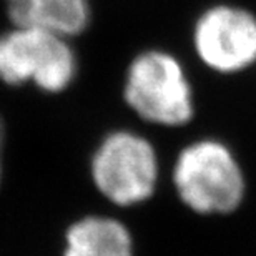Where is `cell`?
<instances>
[{
	"label": "cell",
	"instance_id": "6da1fadb",
	"mask_svg": "<svg viewBox=\"0 0 256 256\" xmlns=\"http://www.w3.org/2000/svg\"><path fill=\"white\" fill-rule=\"evenodd\" d=\"M80 74L74 38L42 28L10 25L0 34V82L12 88L32 86L45 95H62Z\"/></svg>",
	"mask_w": 256,
	"mask_h": 256
},
{
	"label": "cell",
	"instance_id": "7a4b0ae2",
	"mask_svg": "<svg viewBox=\"0 0 256 256\" xmlns=\"http://www.w3.org/2000/svg\"><path fill=\"white\" fill-rule=\"evenodd\" d=\"M158 172L153 145L126 128L106 132L90 153L88 176L95 192L120 208L150 200L156 190Z\"/></svg>",
	"mask_w": 256,
	"mask_h": 256
},
{
	"label": "cell",
	"instance_id": "3957f363",
	"mask_svg": "<svg viewBox=\"0 0 256 256\" xmlns=\"http://www.w3.org/2000/svg\"><path fill=\"white\" fill-rule=\"evenodd\" d=\"M122 94L133 114L148 124L180 126L193 115L185 72L173 55L160 50H146L132 60Z\"/></svg>",
	"mask_w": 256,
	"mask_h": 256
},
{
	"label": "cell",
	"instance_id": "277c9868",
	"mask_svg": "<svg viewBox=\"0 0 256 256\" xmlns=\"http://www.w3.org/2000/svg\"><path fill=\"white\" fill-rule=\"evenodd\" d=\"M176 192L198 213H226L243 196L242 172L226 148L216 142H198L180 153L173 172Z\"/></svg>",
	"mask_w": 256,
	"mask_h": 256
},
{
	"label": "cell",
	"instance_id": "5b68a950",
	"mask_svg": "<svg viewBox=\"0 0 256 256\" xmlns=\"http://www.w3.org/2000/svg\"><path fill=\"white\" fill-rule=\"evenodd\" d=\"M194 47L212 68L242 70L256 60V18L232 7L208 10L194 28Z\"/></svg>",
	"mask_w": 256,
	"mask_h": 256
},
{
	"label": "cell",
	"instance_id": "8992f818",
	"mask_svg": "<svg viewBox=\"0 0 256 256\" xmlns=\"http://www.w3.org/2000/svg\"><path fill=\"white\" fill-rule=\"evenodd\" d=\"M62 256H135V242L122 220L88 213L65 228Z\"/></svg>",
	"mask_w": 256,
	"mask_h": 256
},
{
	"label": "cell",
	"instance_id": "52a82bcc",
	"mask_svg": "<svg viewBox=\"0 0 256 256\" xmlns=\"http://www.w3.org/2000/svg\"><path fill=\"white\" fill-rule=\"evenodd\" d=\"M10 25L42 28L68 38L85 34L94 20L92 0H4Z\"/></svg>",
	"mask_w": 256,
	"mask_h": 256
},
{
	"label": "cell",
	"instance_id": "ba28073f",
	"mask_svg": "<svg viewBox=\"0 0 256 256\" xmlns=\"http://www.w3.org/2000/svg\"><path fill=\"white\" fill-rule=\"evenodd\" d=\"M5 124H4V118L0 115V188H2V183H4V175H5V163H4V152H5Z\"/></svg>",
	"mask_w": 256,
	"mask_h": 256
}]
</instances>
